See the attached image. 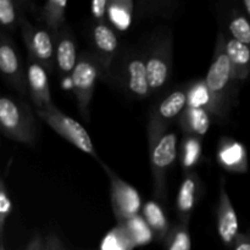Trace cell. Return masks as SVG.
<instances>
[{"instance_id": "6da1fadb", "label": "cell", "mask_w": 250, "mask_h": 250, "mask_svg": "<svg viewBox=\"0 0 250 250\" xmlns=\"http://www.w3.org/2000/svg\"><path fill=\"white\" fill-rule=\"evenodd\" d=\"M225 39L226 38L224 33L219 32L212 62L204 81L209 92L208 111L220 119H224L229 114L234 88L238 82L234 75L233 66L226 53Z\"/></svg>"}, {"instance_id": "7a4b0ae2", "label": "cell", "mask_w": 250, "mask_h": 250, "mask_svg": "<svg viewBox=\"0 0 250 250\" xmlns=\"http://www.w3.org/2000/svg\"><path fill=\"white\" fill-rule=\"evenodd\" d=\"M146 131L154 195L161 202H165L167 198L166 175L177 159V136L167 129L146 128Z\"/></svg>"}, {"instance_id": "3957f363", "label": "cell", "mask_w": 250, "mask_h": 250, "mask_svg": "<svg viewBox=\"0 0 250 250\" xmlns=\"http://www.w3.org/2000/svg\"><path fill=\"white\" fill-rule=\"evenodd\" d=\"M0 128L4 136L19 143L32 146L37 139V126L31 107L11 95L0 99Z\"/></svg>"}, {"instance_id": "277c9868", "label": "cell", "mask_w": 250, "mask_h": 250, "mask_svg": "<svg viewBox=\"0 0 250 250\" xmlns=\"http://www.w3.org/2000/svg\"><path fill=\"white\" fill-rule=\"evenodd\" d=\"M37 115L55 133L62 137L63 139H66L68 143L80 149L81 151L93 156L95 160L99 161V155L95 151L90 136L85 131L84 127L80 122H77L72 117L61 111L54 103H51L50 105L45 106L44 109L37 110Z\"/></svg>"}, {"instance_id": "5b68a950", "label": "cell", "mask_w": 250, "mask_h": 250, "mask_svg": "<svg viewBox=\"0 0 250 250\" xmlns=\"http://www.w3.org/2000/svg\"><path fill=\"white\" fill-rule=\"evenodd\" d=\"M102 70L103 67L94 54L83 53L71 75L72 92L77 102L78 111L85 121L89 120V105Z\"/></svg>"}, {"instance_id": "8992f818", "label": "cell", "mask_w": 250, "mask_h": 250, "mask_svg": "<svg viewBox=\"0 0 250 250\" xmlns=\"http://www.w3.org/2000/svg\"><path fill=\"white\" fill-rule=\"evenodd\" d=\"M22 38L28 51V59L43 66L46 72L53 73L56 65L55 38L42 27H36L22 16L20 19Z\"/></svg>"}, {"instance_id": "52a82bcc", "label": "cell", "mask_w": 250, "mask_h": 250, "mask_svg": "<svg viewBox=\"0 0 250 250\" xmlns=\"http://www.w3.org/2000/svg\"><path fill=\"white\" fill-rule=\"evenodd\" d=\"M102 165L109 180L110 199L115 219L119 224H125L129 219L139 215L142 208L141 195L133 186L122 180L109 166L105 164Z\"/></svg>"}, {"instance_id": "ba28073f", "label": "cell", "mask_w": 250, "mask_h": 250, "mask_svg": "<svg viewBox=\"0 0 250 250\" xmlns=\"http://www.w3.org/2000/svg\"><path fill=\"white\" fill-rule=\"evenodd\" d=\"M151 94L167 83L172 67V38L170 33L156 39L146 59Z\"/></svg>"}, {"instance_id": "9c48e42d", "label": "cell", "mask_w": 250, "mask_h": 250, "mask_svg": "<svg viewBox=\"0 0 250 250\" xmlns=\"http://www.w3.org/2000/svg\"><path fill=\"white\" fill-rule=\"evenodd\" d=\"M0 72L10 87L21 95L27 94V72L22 67L21 55L5 32L0 37Z\"/></svg>"}, {"instance_id": "30bf717a", "label": "cell", "mask_w": 250, "mask_h": 250, "mask_svg": "<svg viewBox=\"0 0 250 250\" xmlns=\"http://www.w3.org/2000/svg\"><path fill=\"white\" fill-rule=\"evenodd\" d=\"M188 106V90H175L155 105L150 114L148 127L151 129H167V126L183 114Z\"/></svg>"}, {"instance_id": "8fae6325", "label": "cell", "mask_w": 250, "mask_h": 250, "mask_svg": "<svg viewBox=\"0 0 250 250\" xmlns=\"http://www.w3.org/2000/svg\"><path fill=\"white\" fill-rule=\"evenodd\" d=\"M217 232L222 243L227 247L233 246L238 237V219L236 210L229 197L224 180L221 181L217 204Z\"/></svg>"}, {"instance_id": "7c38bea8", "label": "cell", "mask_w": 250, "mask_h": 250, "mask_svg": "<svg viewBox=\"0 0 250 250\" xmlns=\"http://www.w3.org/2000/svg\"><path fill=\"white\" fill-rule=\"evenodd\" d=\"M94 56L104 71H110L119 49V39L110 24L97 23L92 32Z\"/></svg>"}, {"instance_id": "4fadbf2b", "label": "cell", "mask_w": 250, "mask_h": 250, "mask_svg": "<svg viewBox=\"0 0 250 250\" xmlns=\"http://www.w3.org/2000/svg\"><path fill=\"white\" fill-rule=\"evenodd\" d=\"M124 83L127 92L137 99H146L151 94L146 60L139 55L132 56L124 67Z\"/></svg>"}, {"instance_id": "5bb4252c", "label": "cell", "mask_w": 250, "mask_h": 250, "mask_svg": "<svg viewBox=\"0 0 250 250\" xmlns=\"http://www.w3.org/2000/svg\"><path fill=\"white\" fill-rule=\"evenodd\" d=\"M27 85L28 94L37 110H42L53 103L48 72L36 61L28 60L27 66Z\"/></svg>"}, {"instance_id": "9a60e30c", "label": "cell", "mask_w": 250, "mask_h": 250, "mask_svg": "<svg viewBox=\"0 0 250 250\" xmlns=\"http://www.w3.org/2000/svg\"><path fill=\"white\" fill-rule=\"evenodd\" d=\"M54 38H55L56 66L59 72L62 77H71L78 62L75 38L68 28H61L58 33L54 34Z\"/></svg>"}, {"instance_id": "2e32d148", "label": "cell", "mask_w": 250, "mask_h": 250, "mask_svg": "<svg viewBox=\"0 0 250 250\" xmlns=\"http://www.w3.org/2000/svg\"><path fill=\"white\" fill-rule=\"evenodd\" d=\"M199 186L200 183L198 176L192 171H188L181 183L177 200H176V209H177L180 222L189 224L190 215H192L195 203H197Z\"/></svg>"}, {"instance_id": "e0dca14e", "label": "cell", "mask_w": 250, "mask_h": 250, "mask_svg": "<svg viewBox=\"0 0 250 250\" xmlns=\"http://www.w3.org/2000/svg\"><path fill=\"white\" fill-rule=\"evenodd\" d=\"M217 158L221 165L232 172H246L248 170L246 148L236 141L229 138L222 139Z\"/></svg>"}, {"instance_id": "ac0fdd59", "label": "cell", "mask_w": 250, "mask_h": 250, "mask_svg": "<svg viewBox=\"0 0 250 250\" xmlns=\"http://www.w3.org/2000/svg\"><path fill=\"white\" fill-rule=\"evenodd\" d=\"M225 45L237 81H246L250 75V46L234 41L231 37L225 39Z\"/></svg>"}, {"instance_id": "d6986e66", "label": "cell", "mask_w": 250, "mask_h": 250, "mask_svg": "<svg viewBox=\"0 0 250 250\" xmlns=\"http://www.w3.org/2000/svg\"><path fill=\"white\" fill-rule=\"evenodd\" d=\"M210 112L205 107H188L181 116V126L187 136L203 137L210 127Z\"/></svg>"}, {"instance_id": "ffe728a7", "label": "cell", "mask_w": 250, "mask_h": 250, "mask_svg": "<svg viewBox=\"0 0 250 250\" xmlns=\"http://www.w3.org/2000/svg\"><path fill=\"white\" fill-rule=\"evenodd\" d=\"M142 216L149 225L156 239L160 242L165 241L166 236L170 232V227L163 207L154 200H149L142 208Z\"/></svg>"}, {"instance_id": "44dd1931", "label": "cell", "mask_w": 250, "mask_h": 250, "mask_svg": "<svg viewBox=\"0 0 250 250\" xmlns=\"http://www.w3.org/2000/svg\"><path fill=\"white\" fill-rule=\"evenodd\" d=\"M134 2L131 0H110L107 20L119 31H126L131 26Z\"/></svg>"}, {"instance_id": "7402d4cb", "label": "cell", "mask_w": 250, "mask_h": 250, "mask_svg": "<svg viewBox=\"0 0 250 250\" xmlns=\"http://www.w3.org/2000/svg\"><path fill=\"white\" fill-rule=\"evenodd\" d=\"M66 0H49L41 10V17L54 34L58 33L65 23Z\"/></svg>"}, {"instance_id": "603a6c76", "label": "cell", "mask_w": 250, "mask_h": 250, "mask_svg": "<svg viewBox=\"0 0 250 250\" xmlns=\"http://www.w3.org/2000/svg\"><path fill=\"white\" fill-rule=\"evenodd\" d=\"M122 225L125 226L127 233L131 237L132 242L136 247L146 246V244L150 243L154 237H155L142 215H137V216L132 217V219H129L128 221Z\"/></svg>"}, {"instance_id": "cb8c5ba5", "label": "cell", "mask_w": 250, "mask_h": 250, "mask_svg": "<svg viewBox=\"0 0 250 250\" xmlns=\"http://www.w3.org/2000/svg\"><path fill=\"white\" fill-rule=\"evenodd\" d=\"M229 32L231 38L250 46V20L241 10L233 9L229 19Z\"/></svg>"}, {"instance_id": "d4e9b609", "label": "cell", "mask_w": 250, "mask_h": 250, "mask_svg": "<svg viewBox=\"0 0 250 250\" xmlns=\"http://www.w3.org/2000/svg\"><path fill=\"white\" fill-rule=\"evenodd\" d=\"M134 247L124 225L119 224L104 237L100 250H133Z\"/></svg>"}, {"instance_id": "484cf974", "label": "cell", "mask_w": 250, "mask_h": 250, "mask_svg": "<svg viewBox=\"0 0 250 250\" xmlns=\"http://www.w3.org/2000/svg\"><path fill=\"white\" fill-rule=\"evenodd\" d=\"M165 250H192V241L188 224L175 225L165 238Z\"/></svg>"}, {"instance_id": "4316f807", "label": "cell", "mask_w": 250, "mask_h": 250, "mask_svg": "<svg viewBox=\"0 0 250 250\" xmlns=\"http://www.w3.org/2000/svg\"><path fill=\"white\" fill-rule=\"evenodd\" d=\"M200 154H202V143L199 138L194 136L186 137L182 146V165L185 170L197 165Z\"/></svg>"}, {"instance_id": "83f0119b", "label": "cell", "mask_w": 250, "mask_h": 250, "mask_svg": "<svg viewBox=\"0 0 250 250\" xmlns=\"http://www.w3.org/2000/svg\"><path fill=\"white\" fill-rule=\"evenodd\" d=\"M209 106V92L205 82H198L188 89V107H205Z\"/></svg>"}, {"instance_id": "f1b7e54d", "label": "cell", "mask_w": 250, "mask_h": 250, "mask_svg": "<svg viewBox=\"0 0 250 250\" xmlns=\"http://www.w3.org/2000/svg\"><path fill=\"white\" fill-rule=\"evenodd\" d=\"M17 22V14L15 2L11 0H0V23L2 28L14 31Z\"/></svg>"}, {"instance_id": "f546056e", "label": "cell", "mask_w": 250, "mask_h": 250, "mask_svg": "<svg viewBox=\"0 0 250 250\" xmlns=\"http://www.w3.org/2000/svg\"><path fill=\"white\" fill-rule=\"evenodd\" d=\"M11 200L7 194L4 180H1L0 182V234H1V241H4V227L6 224V219L11 214Z\"/></svg>"}, {"instance_id": "4dcf8cb0", "label": "cell", "mask_w": 250, "mask_h": 250, "mask_svg": "<svg viewBox=\"0 0 250 250\" xmlns=\"http://www.w3.org/2000/svg\"><path fill=\"white\" fill-rule=\"evenodd\" d=\"M107 6H109V1L107 0H94L90 5L92 7V15L97 23H105V20L107 16Z\"/></svg>"}, {"instance_id": "1f68e13d", "label": "cell", "mask_w": 250, "mask_h": 250, "mask_svg": "<svg viewBox=\"0 0 250 250\" xmlns=\"http://www.w3.org/2000/svg\"><path fill=\"white\" fill-rule=\"evenodd\" d=\"M44 250H66L63 247L62 242L60 241L55 234H49L45 238V244H44Z\"/></svg>"}, {"instance_id": "d6a6232c", "label": "cell", "mask_w": 250, "mask_h": 250, "mask_svg": "<svg viewBox=\"0 0 250 250\" xmlns=\"http://www.w3.org/2000/svg\"><path fill=\"white\" fill-rule=\"evenodd\" d=\"M233 250H250V234L239 233L233 244Z\"/></svg>"}, {"instance_id": "836d02e7", "label": "cell", "mask_w": 250, "mask_h": 250, "mask_svg": "<svg viewBox=\"0 0 250 250\" xmlns=\"http://www.w3.org/2000/svg\"><path fill=\"white\" fill-rule=\"evenodd\" d=\"M44 244H45V239L42 238L41 234H36L27 244L26 250H44Z\"/></svg>"}, {"instance_id": "e575fe53", "label": "cell", "mask_w": 250, "mask_h": 250, "mask_svg": "<svg viewBox=\"0 0 250 250\" xmlns=\"http://www.w3.org/2000/svg\"><path fill=\"white\" fill-rule=\"evenodd\" d=\"M242 5H243L244 7V14H246L247 17L250 20V0H243Z\"/></svg>"}, {"instance_id": "d590c367", "label": "cell", "mask_w": 250, "mask_h": 250, "mask_svg": "<svg viewBox=\"0 0 250 250\" xmlns=\"http://www.w3.org/2000/svg\"><path fill=\"white\" fill-rule=\"evenodd\" d=\"M0 250H6V249H5V243H4V241H1V246H0Z\"/></svg>"}]
</instances>
